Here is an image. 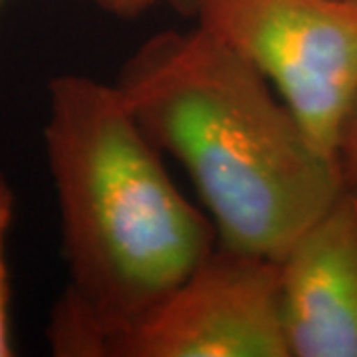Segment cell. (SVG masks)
<instances>
[{"label": "cell", "instance_id": "cell-1", "mask_svg": "<svg viewBox=\"0 0 357 357\" xmlns=\"http://www.w3.org/2000/svg\"><path fill=\"white\" fill-rule=\"evenodd\" d=\"M114 84L189 173L218 244L280 262L344 189L337 161L274 88L201 26L147 38Z\"/></svg>", "mask_w": 357, "mask_h": 357}, {"label": "cell", "instance_id": "cell-2", "mask_svg": "<svg viewBox=\"0 0 357 357\" xmlns=\"http://www.w3.org/2000/svg\"><path fill=\"white\" fill-rule=\"evenodd\" d=\"M70 284L98 321L103 357L217 246L211 217L167 173L115 84L60 74L44 126Z\"/></svg>", "mask_w": 357, "mask_h": 357}, {"label": "cell", "instance_id": "cell-3", "mask_svg": "<svg viewBox=\"0 0 357 357\" xmlns=\"http://www.w3.org/2000/svg\"><path fill=\"white\" fill-rule=\"evenodd\" d=\"M192 18L252 66L335 159L357 96V2L199 0Z\"/></svg>", "mask_w": 357, "mask_h": 357}, {"label": "cell", "instance_id": "cell-4", "mask_svg": "<svg viewBox=\"0 0 357 357\" xmlns=\"http://www.w3.org/2000/svg\"><path fill=\"white\" fill-rule=\"evenodd\" d=\"M109 357H290L280 262L217 243L177 288L115 335Z\"/></svg>", "mask_w": 357, "mask_h": 357}, {"label": "cell", "instance_id": "cell-5", "mask_svg": "<svg viewBox=\"0 0 357 357\" xmlns=\"http://www.w3.org/2000/svg\"><path fill=\"white\" fill-rule=\"evenodd\" d=\"M290 357H357V189L344 187L280 260Z\"/></svg>", "mask_w": 357, "mask_h": 357}, {"label": "cell", "instance_id": "cell-6", "mask_svg": "<svg viewBox=\"0 0 357 357\" xmlns=\"http://www.w3.org/2000/svg\"><path fill=\"white\" fill-rule=\"evenodd\" d=\"M16 195L6 175L0 171V357L14 356L10 330V282L6 266V236L13 227Z\"/></svg>", "mask_w": 357, "mask_h": 357}, {"label": "cell", "instance_id": "cell-7", "mask_svg": "<svg viewBox=\"0 0 357 357\" xmlns=\"http://www.w3.org/2000/svg\"><path fill=\"white\" fill-rule=\"evenodd\" d=\"M335 161L344 178V187L357 189V96L342 128Z\"/></svg>", "mask_w": 357, "mask_h": 357}, {"label": "cell", "instance_id": "cell-8", "mask_svg": "<svg viewBox=\"0 0 357 357\" xmlns=\"http://www.w3.org/2000/svg\"><path fill=\"white\" fill-rule=\"evenodd\" d=\"M88 2L91 6L100 8L102 13L112 14L115 18H139L147 10H151L155 4H159L161 0H82Z\"/></svg>", "mask_w": 357, "mask_h": 357}, {"label": "cell", "instance_id": "cell-9", "mask_svg": "<svg viewBox=\"0 0 357 357\" xmlns=\"http://www.w3.org/2000/svg\"><path fill=\"white\" fill-rule=\"evenodd\" d=\"M167 2L185 16H195V10L199 6V0H167Z\"/></svg>", "mask_w": 357, "mask_h": 357}, {"label": "cell", "instance_id": "cell-10", "mask_svg": "<svg viewBox=\"0 0 357 357\" xmlns=\"http://www.w3.org/2000/svg\"><path fill=\"white\" fill-rule=\"evenodd\" d=\"M344 2H357V0H344Z\"/></svg>", "mask_w": 357, "mask_h": 357}]
</instances>
